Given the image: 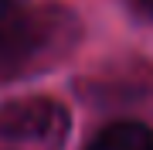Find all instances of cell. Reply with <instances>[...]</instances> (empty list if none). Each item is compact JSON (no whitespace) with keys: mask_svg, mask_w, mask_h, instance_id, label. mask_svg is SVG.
Masks as SVG:
<instances>
[{"mask_svg":"<svg viewBox=\"0 0 153 150\" xmlns=\"http://www.w3.org/2000/svg\"><path fill=\"white\" fill-rule=\"evenodd\" d=\"M21 4H27V0H0V17L7 10H14V7H21Z\"/></svg>","mask_w":153,"mask_h":150,"instance_id":"4","label":"cell"},{"mask_svg":"<svg viewBox=\"0 0 153 150\" xmlns=\"http://www.w3.org/2000/svg\"><path fill=\"white\" fill-rule=\"evenodd\" d=\"M136 7H140V10H146V14L153 17V0H136Z\"/></svg>","mask_w":153,"mask_h":150,"instance_id":"5","label":"cell"},{"mask_svg":"<svg viewBox=\"0 0 153 150\" xmlns=\"http://www.w3.org/2000/svg\"><path fill=\"white\" fill-rule=\"evenodd\" d=\"M68 133V109L48 96H24L0 106V140L58 143Z\"/></svg>","mask_w":153,"mask_h":150,"instance_id":"2","label":"cell"},{"mask_svg":"<svg viewBox=\"0 0 153 150\" xmlns=\"http://www.w3.org/2000/svg\"><path fill=\"white\" fill-rule=\"evenodd\" d=\"M88 150H153V130L133 119H119L112 126H105Z\"/></svg>","mask_w":153,"mask_h":150,"instance_id":"3","label":"cell"},{"mask_svg":"<svg viewBox=\"0 0 153 150\" xmlns=\"http://www.w3.org/2000/svg\"><path fill=\"white\" fill-rule=\"evenodd\" d=\"M78 24L61 7H14L0 17V78L34 75L75 45Z\"/></svg>","mask_w":153,"mask_h":150,"instance_id":"1","label":"cell"}]
</instances>
